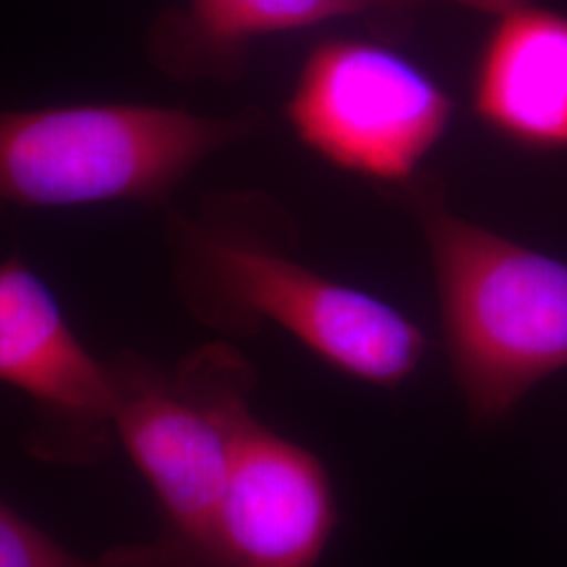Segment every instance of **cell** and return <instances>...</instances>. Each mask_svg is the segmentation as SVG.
<instances>
[{"instance_id": "cell-5", "label": "cell", "mask_w": 567, "mask_h": 567, "mask_svg": "<svg viewBox=\"0 0 567 567\" xmlns=\"http://www.w3.org/2000/svg\"><path fill=\"white\" fill-rule=\"evenodd\" d=\"M297 137L344 171L404 183L446 133V91L404 55L328 41L303 63L286 107Z\"/></svg>"}, {"instance_id": "cell-4", "label": "cell", "mask_w": 567, "mask_h": 567, "mask_svg": "<svg viewBox=\"0 0 567 567\" xmlns=\"http://www.w3.org/2000/svg\"><path fill=\"white\" fill-rule=\"evenodd\" d=\"M107 362L116 437L158 503L171 567H221L219 511L236 440L255 414L252 365L227 343L204 344L173 372L131 351Z\"/></svg>"}, {"instance_id": "cell-11", "label": "cell", "mask_w": 567, "mask_h": 567, "mask_svg": "<svg viewBox=\"0 0 567 567\" xmlns=\"http://www.w3.org/2000/svg\"><path fill=\"white\" fill-rule=\"evenodd\" d=\"M419 2H426V0H404L405 7H412V4H419ZM450 2H456V4H463L468 9H475V11H482V13H492V16H507L511 11L519 9V7H526L532 0H450Z\"/></svg>"}, {"instance_id": "cell-7", "label": "cell", "mask_w": 567, "mask_h": 567, "mask_svg": "<svg viewBox=\"0 0 567 567\" xmlns=\"http://www.w3.org/2000/svg\"><path fill=\"white\" fill-rule=\"evenodd\" d=\"M337 526L322 458L252 414L236 440L219 511L221 567H318Z\"/></svg>"}, {"instance_id": "cell-9", "label": "cell", "mask_w": 567, "mask_h": 567, "mask_svg": "<svg viewBox=\"0 0 567 567\" xmlns=\"http://www.w3.org/2000/svg\"><path fill=\"white\" fill-rule=\"evenodd\" d=\"M402 7L404 0H189L185 11L156 21L147 51L173 79H221L236 74L257 37Z\"/></svg>"}, {"instance_id": "cell-10", "label": "cell", "mask_w": 567, "mask_h": 567, "mask_svg": "<svg viewBox=\"0 0 567 567\" xmlns=\"http://www.w3.org/2000/svg\"><path fill=\"white\" fill-rule=\"evenodd\" d=\"M0 567H171V561L158 538L82 559L0 501Z\"/></svg>"}, {"instance_id": "cell-2", "label": "cell", "mask_w": 567, "mask_h": 567, "mask_svg": "<svg viewBox=\"0 0 567 567\" xmlns=\"http://www.w3.org/2000/svg\"><path fill=\"white\" fill-rule=\"evenodd\" d=\"M168 248L183 303L225 334L276 324L326 364L368 385H402L425 358V332L398 307L295 264L234 227L168 219Z\"/></svg>"}, {"instance_id": "cell-1", "label": "cell", "mask_w": 567, "mask_h": 567, "mask_svg": "<svg viewBox=\"0 0 567 567\" xmlns=\"http://www.w3.org/2000/svg\"><path fill=\"white\" fill-rule=\"evenodd\" d=\"M431 248L447 358L477 425L507 419L567 368V264L452 215L410 189Z\"/></svg>"}, {"instance_id": "cell-3", "label": "cell", "mask_w": 567, "mask_h": 567, "mask_svg": "<svg viewBox=\"0 0 567 567\" xmlns=\"http://www.w3.org/2000/svg\"><path fill=\"white\" fill-rule=\"evenodd\" d=\"M259 126L248 110L95 102L0 105V221L13 210L164 204L204 161Z\"/></svg>"}, {"instance_id": "cell-8", "label": "cell", "mask_w": 567, "mask_h": 567, "mask_svg": "<svg viewBox=\"0 0 567 567\" xmlns=\"http://www.w3.org/2000/svg\"><path fill=\"white\" fill-rule=\"evenodd\" d=\"M473 102L513 142L567 147V16L532 2L501 16L475 70Z\"/></svg>"}, {"instance_id": "cell-6", "label": "cell", "mask_w": 567, "mask_h": 567, "mask_svg": "<svg viewBox=\"0 0 567 567\" xmlns=\"http://www.w3.org/2000/svg\"><path fill=\"white\" fill-rule=\"evenodd\" d=\"M0 383L37 410L32 452L95 463L116 437L110 362L93 355L41 276L20 257L0 264Z\"/></svg>"}]
</instances>
